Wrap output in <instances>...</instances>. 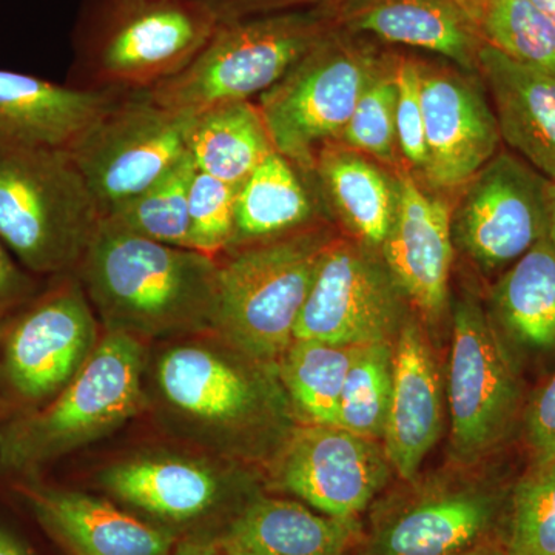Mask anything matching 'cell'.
<instances>
[{"mask_svg":"<svg viewBox=\"0 0 555 555\" xmlns=\"http://www.w3.org/2000/svg\"><path fill=\"white\" fill-rule=\"evenodd\" d=\"M75 273L105 331L144 341L211 332L218 258L102 219Z\"/></svg>","mask_w":555,"mask_h":555,"instance_id":"obj_1","label":"cell"},{"mask_svg":"<svg viewBox=\"0 0 555 555\" xmlns=\"http://www.w3.org/2000/svg\"><path fill=\"white\" fill-rule=\"evenodd\" d=\"M270 367L210 331L158 341L145 369L147 408L204 454H238L273 412Z\"/></svg>","mask_w":555,"mask_h":555,"instance_id":"obj_2","label":"cell"},{"mask_svg":"<svg viewBox=\"0 0 555 555\" xmlns=\"http://www.w3.org/2000/svg\"><path fill=\"white\" fill-rule=\"evenodd\" d=\"M147 341L105 331L86 366L43 406L0 418V477L35 478L147 408Z\"/></svg>","mask_w":555,"mask_h":555,"instance_id":"obj_3","label":"cell"},{"mask_svg":"<svg viewBox=\"0 0 555 555\" xmlns=\"http://www.w3.org/2000/svg\"><path fill=\"white\" fill-rule=\"evenodd\" d=\"M101 222L68 150L0 138V241L28 272L75 273Z\"/></svg>","mask_w":555,"mask_h":555,"instance_id":"obj_4","label":"cell"},{"mask_svg":"<svg viewBox=\"0 0 555 555\" xmlns=\"http://www.w3.org/2000/svg\"><path fill=\"white\" fill-rule=\"evenodd\" d=\"M332 240L327 229L312 224L218 257L211 332L276 366L294 341L299 313Z\"/></svg>","mask_w":555,"mask_h":555,"instance_id":"obj_5","label":"cell"},{"mask_svg":"<svg viewBox=\"0 0 555 555\" xmlns=\"http://www.w3.org/2000/svg\"><path fill=\"white\" fill-rule=\"evenodd\" d=\"M335 27L326 3L219 22L198 56L147 93L163 107L198 113L272 89Z\"/></svg>","mask_w":555,"mask_h":555,"instance_id":"obj_6","label":"cell"},{"mask_svg":"<svg viewBox=\"0 0 555 555\" xmlns=\"http://www.w3.org/2000/svg\"><path fill=\"white\" fill-rule=\"evenodd\" d=\"M219 22L201 0H107L83 40L87 89H155L198 56Z\"/></svg>","mask_w":555,"mask_h":555,"instance_id":"obj_7","label":"cell"},{"mask_svg":"<svg viewBox=\"0 0 555 555\" xmlns=\"http://www.w3.org/2000/svg\"><path fill=\"white\" fill-rule=\"evenodd\" d=\"M100 323L76 273L53 278L27 305L0 321L3 416L43 406L86 366Z\"/></svg>","mask_w":555,"mask_h":555,"instance_id":"obj_8","label":"cell"},{"mask_svg":"<svg viewBox=\"0 0 555 555\" xmlns=\"http://www.w3.org/2000/svg\"><path fill=\"white\" fill-rule=\"evenodd\" d=\"M379 57L352 33L334 27L272 89L258 108L273 147L299 169L313 171L320 150L338 141Z\"/></svg>","mask_w":555,"mask_h":555,"instance_id":"obj_9","label":"cell"},{"mask_svg":"<svg viewBox=\"0 0 555 555\" xmlns=\"http://www.w3.org/2000/svg\"><path fill=\"white\" fill-rule=\"evenodd\" d=\"M190 116L163 107L147 91L127 93L68 150L102 219L185 158Z\"/></svg>","mask_w":555,"mask_h":555,"instance_id":"obj_10","label":"cell"},{"mask_svg":"<svg viewBox=\"0 0 555 555\" xmlns=\"http://www.w3.org/2000/svg\"><path fill=\"white\" fill-rule=\"evenodd\" d=\"M215 455L145 452L113 463L98 483L120 505L179 537L210 534L251 496Z\"/></svg>","mask_w":555,"mask_h":555,"instance_id":"obj_11","label":"cell"},{"mask_svg":"<svg viewBox=\"0 0 555 555\" xmlns=\"http://www.w3.org/2000/svg\"><path fill=\"white\" fill-rule=\"evenodd\" d=\"M448 398L452 449L465 463L477 462L506 437L520 404L502 338L474 298L455 308Z\"/></svg>","mask_w":555,"mask_h":555,"instance_id":"obj_12","label":"cell"},{"mask_svg":"<svg viewBox=\"0 0 555 555\" xmlns=\"http://www.w3.org/2000/svg\"><path fill=\"white\" fill-rule=\"evenodd\" d=\"M403 297L371 247L334 238L321 257L294 339L339 346L396 343L404 324Z\"/></svg>","mask_w":555,"mask_h":555,"instance_id":"obj_13","label":"cell"},{"mask_svg":"<svg viewBox=\"0 0 555 555\" xmlns=\"http://www.w3.org/2000/svg\"><path fill=\"white\" fill-rule=\"evenodd\" d=\"M390 466L378 440L338 426H295L272 459L276 491L338 520H358L382 492Z\"/></svg>","mask_w":555,"mask_h":555,"instance_id":"obj_14","label":"cell"},{"mask_svg":"<svg viewBox=\"0 0 555 555\" xmlns=\"http://www.w3.org/2000/svg\"><path fill=\"white\" fill-rule=\"evenodd\" d=\"M550 184L516 153H496L452 211L454 241L486 272L509 268L546 238Z\"/></svg>","mask_w":555,"mask_h":555,"instance_id":"obj_15","label":"cell"},{"mask_svg":"<svg viewBox=\"0 0 555 555\" xmlns=\"http://www.w3.org/2000/svg\"><path fill=\"white\" fill-rule=\"evenodd\" d=\"M507 502L480 486L436 488L378 507L353 555H466L505 525Z\"/></svg>","mask_w":555,"mask_h":555,"instance_id":"obj_16","label":"cell"},{"mask_svg":"<svg viewBox=\"0 0 555 555\" xmlns=\"http://www.w3.org/2000/svg\"><path fill=\"white\" fill-rule=\"evenodd\" d=\"M418 67L426 133L423 177L436 189L462 188L499 153L494 108L477 80L420 62Z\"/></svg>","mask_w":555,"mask_h":555,"instance_id":"obj_17","label":"cell"},{"mask_svg":"<svg viewBox=\"0 0 555 555\" xmlns=\"http://www.w3.org/2000/svg\"><path fill=\"white\" fill-rule=\"evenodd\" d=\"M33 520L68 555H173L179 537L108 500L39 483H14Z\"/></svg>","mask_w":555,"mask_h":555,"instance_id":"obj_18","label":"cell"},{"mask_svg":"<svg viewBox=\"0 0 555 555\" xmlns=\"http://www.w3.org/2000/svg\"><path fill=\"white\" fill-rule=\"evenodd\" d=\"M398 185L397 214L382 246L383 261L404 297L427 320H437L447 308L454 258L452 210L447 201L427 195L406 170L398 175Z\"/></svg>","mask_w":555,"mask_h":555,"instance_id":"obj_19","label":"cell"},{"mask_svg":"<svg viewBox=\"0 0 555 555\" xmlns=\"http://www.w3.org/2000/svg\"><path fill=\"white\" fill-rule=\"evenodd\" d=\"M361 534L358 520L324 516L297 500L254 495L204 537L221 555H353Z\"/></svg>","mask_w":555,"mask_h":555,"instance_id":"obj_20","label":"cell"},{"mask_svg":"<svg viewBox=\"0 0 555 555\" xmlns=\"http://www.w3.org/2000/svg\"><path fill=\"white\" fill-rule=\"evenodd\" d=\"M443 427L440 375L422 328L404 323L393 343L392 396L383 448L392 469L414 481Z\"/></svg>","mask_w":555,"mask_h":555,"instance_id":"obj_21","label":"cell"},{"mask_svg":"<svg viewBox=\"0 0 555 555\" xmlns=\"http://www.w3.org/2000/svg\"><path fill=\"white\" fill-rule=\"evenodd\" d=\"M335 27L440 54L478 73L483 40L456 0H324Z\"/></svg>","mask_w":555,"mask_h":555,"instance_id":"obj_22","label":"cell"},{"mask_svg":"<svg viewBox=\"0 0 555 555\" xmlns=\"http://www.w3.org/2000/svg\"><path fill=\"white\" fill-rule=\"evenodd\" d=\"M124 94L61 86L0 69V138L40 147L73 149Z\"/></svg>","mask_w":555,"mask_h":555,"instance_id":"obj_23","label":"cell"},{"mask_svg":"<svg viewBox=\"0 0 555 555\" xmlns=\"http://www.w3.org/2000/svg\"><path fill=\"white\" fill-rule=\"evenodd\" d=\"M478 73L491 94L500 137L555 184V75L511 60L483 42Z\"/></svg>","mask_w":555,"mask_h":555,"instance_id":"obj_24","label":"cell"},{"mask_svg":"<svg viewBox=\"0 0 555 555\" xmlns=\"http://www.w3.org/2000/svg\"><path fill=\"white\" fill-rule=\"evenodd\" d=\"M313 171L347 229L364 246L382 248L396 219L398 179L339 142L320 150Z\"/></svg>","mask_w":555,"mask_h":555,"instance_id":"obj_25","label":"cell"},{"mask_svg":"<svg viewBox=\"0 0 555 555\" xmlns=\"http://www.w3.org/2000/svg\"><path fill=\"white\" fill-rule=\"evenodd\" d=\"M185 141L196 170L235 188L276 152L258 104L251 101L222 102L193 113Z\"/></svg>","mask_w":555,"mask_h":555,"instance_id":"obj_26","label":"cell"},{"mask_svg":"<svg viewBox=\"0 0 555 555\" xmlns=\"http://www.w3.org/2000/svg\"><path fill=\"white\" fill-rule=\"evenodd\" d=\"M302 173L306 171L297 164L273 152L248 175L238 188L235 233L229 250L315 224V201Z\"/></svg>","mask_w":555,"mask_h":555,"instance_id":"obj_27","label":"cell"},{"mask_svg":"<svg viewBox=\"0 0 555 555\" xmlns=\"http://www.w3.org/2000/svg\"><path fill=\"white\" fill-rule=\"evenodd\" d=\"M492 309L518 345L555 349V248L547 238L503 272L492 291Z\"/></svg>","mask_w":555,"mask_h":555,"instance_id":"obj_28","label":"cell"},{"mask_svg":"<svg viewBox=\"0 0 555 555\" xmlns=\"http://www.w3.org/2000/svg\"><path fill=\"white\" fill-rule=\"evenodd\" d=\"M358 350L360 346L294 339L278 360L281 385L309 423L337 425L339 400Z\"/></svg>","mask_w":555,"mask_h":555,"instance_id":"obj_29","label":"cell"},{"mask_svg":"<svg viewBox=\"0 0 555 555\" xmlns=\"http://www.w3.org/2000/svg\"><path fill=\"white\" fill-rule=\"evenodd\" d=\"M478 36L511 60L555 75V24L531 0H456Z\"/></svg>","mask_w":555,"mask_h":555,"instance_id":"obj_30","label":"cell"},{"mask_svg":"<svg viewBox=\"0 0 555 555\" xmlns=\"http://www.w3.org/2000/svg\"><path fill=\"white\" fill-rule=\"evenodd\" d=\"M195 171V163L188 153L155 185L115 208L104 219L142 238L190 248L189 190Z\"/></svg>","mask_w":555,"mask_h":555,"instance_id":"obj_31","label":"cell"},{"mask_svg":"<svg viewBox=\"0 0 555 555\" xmlns=\"http://www.w3.org/2000/svg\"><path fill=\"white\" fill-rule=\"evenodd\" d=\"M393 343L360 346L339 400L337 425L383 440L392 396Z\"/></svg>","mask_w":555,"mask_h":555,"instance_id":"obj_32","label":"cell"},{"mask_svg":"<svg viewBox=\"0 0 555 555\" xmlns=\"http://www.w3.org/2000/svg\"><path fill=\"white\" fill-rule=\"evenodd\" d=\"M500 546L506 555H555V463L534 465L514 486Z\"/></svg>","mask_w":555,"mask_h":555,"instance_id":"obj_33","label":"cell"},{"mask_svg":"<svg viewBox=\"0 0 555 555\" xmlns=\"http://www.w3.org/2000/svg\"><path fill=\"white\" fill-rule=\"evenodd\" d=\"M335 142L379 163L398 166L401 156L397 139V60L379 62Z\"/></svg>","mask_w":555,"mask_h":555,"instance_id":"obj_34","label":"cell"},{"mask_svg":"<svg viewBox=\"0 0 555 555\" xmlns=\"http://www.w3.org/2000/svg\"><path fill=\"white\" fill-rule=\"evenodd\" d=\"M238 188L195 171L189 190L190 248L221 257L232 246Z\"/></svg>","mask_w":555,"mask_h":555,"instance_id":"obj_35","label":"cell"},{"mask_svg":"<svg viewBox=\"0 0 555 555\" xmlns=\"http://www.w3.org/2000/svg\"><path fill=\"white\" fill-rule=\"evenodd\" d=\"M397 139L401 159L422 173L426 164L425 118L418 62L397 61Z\"/></svg>","mask_w":555,"mask_h":555,"instance_id":"obj_36","label":"cell"},{"mask_svg":"<svg viewBox=\"0 0 555 555\" xmlns=\"http://www.w3.org/2000/svg\"><path fill=\"white\" fill-rule=\"evenodd\" d=\"M525 436L534 465L555 463V374L526 409Z\"/></svg>","mask_w":555,"mask_h":555,"instance_id":"obj_37","label":"cell"},{"mask_svg":"<svg viewBox=\"0 0 555 555\" xmlns=\"http://www.w3.org/2000/svg\"><path fill=\"white\" fill-rule=\"evenodd\" d=\"M38 294L39 284L35 275L0 241V321L27 305Z\"/></svg>","mask_w":555,"mask_h":555,"instance_id":"obj_38","label":"cell"},{"mask_svg":"<svg viewBox=\"0 0 555 555\" xmlns=\"http://www.w3.org/2000/svg\"><path fill=\"white\" fill-rule=\"evenodd\" d=\"M215 11L219 21L236 20V17L250 16L255 11L284 10L288 7L301 5L313 0H201ZM324 2V0H320Z\"/></svg>","mask_w":555,"mask_h":555,"instance_id":"obj_39","label":"cell"},{"mask_svg":"<svg viewBox=\"0 0 555 555\" xmlns=\"http://www.w3.org/2000/svg\"><path fill=\"white\" fill-rule=\"evenodd\" d=\"M173 555H221L204 535H189L179 539Z\"/></svg>","mask_w":555,"mask_h":555,"instance_id":"obj_40","label":"cell"},{"mask_svg":"<svg viewBox=\"0 0 555 555\" xmlns=\"http://www.w3.org/2000/svg\"><path fill=\"white\" fill-rule=\"evenodd\" d=\"M0 555H36L21 535L11 531L9 526L0 524Z\"/></svg>","mask_w":555,"mask_h":555,"instance_id":"obj_41","label":"cell"},{"mask_svg":"<svg viewBox=\"0 0 555 555\" xmlns=\"http://www.w3.org/2000/svg\"><path fill=\"white\" fill-rule=\"evenodd\" d=\"M547 241L555 248V184L551 182L550 192H547Z\"/></svg>","mask_w":555,"mask_h":555,"instance_id":"obj_42","label":"cell"},{"mask_svg":"<svg viewBox=\"0 0 555 555\" xmlns=\"http://www.w3.org/2000/svg\"><path fill=\"white\" fill-rule=\"evenodd\" d=\"M531 2L555 24V0H531Z\"/></svg>","mask_w":555,"mask_h":555,"instance_id":"obj_43","label":"cell"},{"mask_svg":"<svg viewBox=\"0 0 555 555\" xmlns=\"http://www.w3.org/2000/svg\"><path fill=\"white\" fill-rule=\"evenodd\" d=\"M466 555H506L503 553L502 546L500 543H491V545H486L478 547V550L473 551V553Z\"/></svg>","mask_w":555,"mask_h":555,"instance_id":"obj_44","label":"cell"}]
</instances>
